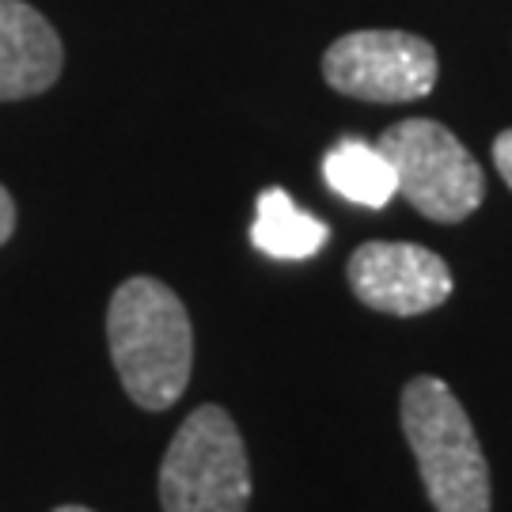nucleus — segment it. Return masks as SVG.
Listing matches in <instances>:
<instances>
[{
    "label": "nucleus",
    "instance_id": "1",
    "mask_svg": "<svg viewBox=\"0 0 512 512\" xmlns=\"http://www.w3.org/2000/svg\"><path fill=\"white\" fill-rule=\"evenodd\" d=\"M107 342L126 395L145 410L183 399L194 368V330L183 300L156 277L122 281L107 308Z\"/></svg>",
    "mask_w": 512,
    "mask_h": 512
},
{
    "label": "nucleus",
    "instance_id": "2",
    "mask_svg": "<svg viewBox=\"0 0 512 512\" xmlns=\"http://www.w3.org/2000/svg\"><path fill=\"white\" fill-rule=\"evenodd\" d=\"M403 433L437 512H490V467L467 410L437 376L403 391Z\"/></svg>",
    "mask_w": 512,
    "mask_h": 512
},
{
    "label": "nucleus",
    "instance_id": "3",
    "mask_svg": "<svg viewBox=\"0 0 512 512\" xmlns=\"http://www.w3.org/2000/svg\"><path fill=\"white\" fill-rule=\"evenodd\" d=\"M251 463L224 406H198L171 437L160 463L164 512H247Z\"/></svg>",
    "mask_w": 512,
    "mask_h": 512
},
{
    "label": "nucleus",
    "instance_id": "4",
    "mask_svg": "<svg viewBox=\"0 0 512 512\" xmlns=\"http://www.w3.org/2000/svg\"><path fill=\"white\" fill-rule=\"evenodd\" d=\"M376 148L387 156L395 183L410 209L437 224H459L486 198L478 160L456 133L433 118H403L380 133Z\"/></svg>",
    "mask_w": 512,
    "mask_h": 512
},
{
    "label": "nucleus",
    "instance_id": "5",
    "mask_svg": "<svg viewBox=\"0 0 512 512\" xmlns=\"http://www.w3.org/2000/svg\"><path fill=\"white\" fill-rule=\"evenodd\" d=\"M437 50L406 31H353L330 42L323 76L334 92L361 103H414L433 92Z\"/></svg>",
    "mask_w": 512,
    "mask_h": 512
},
{
    "label": "nucleus",
    "instance_id": "6",
    "mask_svg": "<svg viewBox=\"0 0 512 512\" xmlns=\"http://www.w3.org/2000/svg\"><path fill=\"white\" fill-rule=\"evenodd\" d=\"M349 289L372 311L387 315H421L440 308L452 296L448 262L421 243L372 239L349 258Z\"/></svg>",
    "mask_w": 512,
    "mask_h": 512
},
{
    "label": "nucleus",
    "instance_id": "7",
    "mask_svg": "<svg viewBox=\"0 0 512 512\" xmlns=\"http://www.w3.org/2000/svg\"><path fill=\"white\" fill-rule=\"evenodd\" d=\"M65 65L50 19L27 0H0V103L54 88Z\"/></svg>",
    "mask_w": 512,
    "mask_h": 512
},
{
    "label": "nucleus",
    "instance_id": "8",
    "mask_svg": "<svg viewBox=\"0 0 512 512\" xmlns=\"http://www.w3.org/2000/svg\"><path fill=\"white\" fill-rule=\"evenodd\" d=\"M327 239V224L319 217H311L308 209H300L281 186H270V190L258 194L251 243L262 255L281 258V262H300V258L319 255L327 247Z\"/></svg>",
    "mask_w": 512,
    "mask_h": 512
},
{
    "label": "nucleus",
    "instance_id": "9",
    "mask_svg": "<svg viewBox=\"0 0 512 512\" xmlns=\"http://www.w3.org/2000/svg\"><path fill=\"white\" fill-rule=\"evenodd\" d=\"M323 179L338 198L365 205V209H384L399 194V183H395V171L387 164V156L361 137H342L330 148L323 156Z\"/></svg>",
    "mask_w": 512,
    "mask_h": 512
},
{
    "label": "nucleus",
    "instance_id": "10",
    "mask_svg": "<svg viewBox=\"0 0 512 512\" xmlns=\"http://www.w3.org/2000/svg\"><path fill=\"white\" fill-rule=\"evenodd\" d=\"M494 167H497V175L505 179V186L512 190V129L497 133V141H494Z\"/></svg>",
    "mask_w": 512,
    "mask_h": 512
},
{
    "label": "nucleus",
    "instance_id": "11",
    "mask_svg": "<svg viewBox=\"0 0 512 512\" xmlns=\"http://www.w3.org/2000/svg\"><path fill=\"white\" fill-rule=\"evenodd\" d=\"M16 232V202H12V194L0 186V247L12 239Z\"/></svg>",
    "mask_w": 512,
    "mask_h": 512
},
{
    "label": "nucleus",
    "instance_id": "12",
    "mask_svg": "<svg viewBox=\"0 0 512 512\" xmlns=\"http://www.w3.org/2000/svg\"><path fill=\"white\" fill-rule=\"evenodd\" d=\"M54 512H92V509H84V505H61V509Z\"/></svg>",
    "mask_w": 512,
    "mask_h": 512
}]
</instances>
